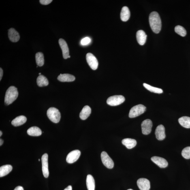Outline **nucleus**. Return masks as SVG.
Returning <instances> with one entry per match:
<instances>
[{"label":"nucleus","instance_id":"nucleus-1","mask_svg":"<svg viewBox=\"0 0 190 190\" xmlns=\"http://www.w3.org/2000/svg\"><path fill=\"white\" fill-rule=\"evenodd\" d=\"M149 22L154 32L156 33H159L161 29L162 23L159 15L157 12L154 11L150 14Z\"/></svg>","mask_w":190,"mask_h":190},{"label":"nucleus","instance_id":"nucleus-2","mask_svg":"<svg viewBox=\"0 0 190 190\" xmlns=\"http://www.w3.org/2000/svg\"><path fill=\"white\" fill-rule=\"evenodd\" d=\"M18 92L17 89L15 86H11L7 90L5 97V104L7 105H10L17 98Z\"/></svg>","mask_w":190,"mask_h":190},{"label":"nucleus","instance_id":"nucleus-3","mask_svg":"<svg viewBox=\"0 0 190 190\" xmlns=\"http://www.w3.org/2000/svg\"><path fill=\"white\" fill-rule=\"evenodd\" d=\"M47 115L49 119L54 123H59L61 119V114L58 109L50 108L47 112Z\"/></svg>","mask_w":190,"mask_h":190},{"label":"nucleus","instance_id":"nucleus-4","mask_svg":"<svg viewBox=\"0 0 190 190\" xmlns=\"http://www.w3.org/2000/svg\"><path fill=\"white\" fill-rule=\"evenodd\" d=\"M146 108L144 105L139 104L132 107L130 111L129 116L130 118L137 117L146 111Z\"/></svg>","mask_w":190,"mask_h":190},{"label":"nucleus","instance_id":"nucleus-5","mask_svg":"<svg viewBox=\"0 0 190 190\" xmlns=\"http://www.w3.org/2000/svg\"><path fill=\"white\" fill-rule=\"evenodd\" d=\"M125 100L124 97L121 95H116L109 97L107 103L111 106H116L123 103Z\"/></svg>","mask_w":190,"mask_h":190},{"label":"nucleus","instance_id":"nucleus-6","mask_svg":"<svg viewBox=\"0 0 190 190\" xmlns=\"http://www.w3.org/2000/svg\"><path fill=\"white\" fill-rule=\"evenodd\" d=\"M101 157L103 165L108 169L113 168L114 165V161L106 152L103 151L101 154Z\"/></svg>","mask_w":190,"mask_h":190},{"label":"nucleus","instance_id":"nucleus-7","mask_svg":"<svg viewBox=\"0 0 190 190\" xmlns=\"http://www.w3.org/2000/svg\"><path fill=\"white\" fill-rule=\"evenodd\" d=\"M86 59L91 68L94 70H96L98 66V63L95 56L93 54L88 53L86 55Z\"/></svg>","mask_w":190,"mask_h":190},{"label":"nucleus","instance_id":"nucleus-8","mask_svg":"<svg viewBox=\"0 0 190 190\" xmlns=\"http://www.w3.org/2000/svg\"><path fill=\"white\" fill-rule=\"evenodd\" d=\"M152 123L149 119L144 120L141 124L142 132L143 134L148 135L151 133L152 130Z\"/></svg>","mask_w":190,"mask_h":190},{"label":"nucleus","instance_id":"nucleus-9","mask_svg":"<svg viewBox=\"0 0 190 190\" xmlns=\"http://www.w3.org/2000/svg\"><path fill=\"white\" fill-rule=\"evenodd\" d=\"M42 164V170L43 175L45 178H47L49 175L48 164V155L45 154L41 158Z\"/></svg>","mask_w":190,"mask_h":190},{"label":"nucleus","instance_id":"nucleus-10","mask_svg":"<svg viewBox=\"0 0 190 190\" xmlns=\"http://www.w3.org/2000/svg\"><path fill=\"white\" fill-rule=\"evenodd\" d=\"M81 155L79 150H76L71 151L68 154L66 157V161L68 163H73L78 160Z\"/></svg>","mask_w":190,"mask_h":190},{"label":"nucleus","instance_id":"nucleus-11","mask_svg":"<svg viewBox=\"0 0 190 190\" xmlns=\"http://www.w3.org/2000/svg\"><path fill=\"white\" fill-rule=\"evenodd\" d=\"M137 185L140 190H149L150 182L149 180L145 178H140L137 181Z\"/></svg>","mask_w":190,"mask_h":190},{"label":"nucleus","instance_id":"nucleus-12","mask_svg":"<svg viewBox=\"0 0 190 190\" xmlns=\"http://www.w3.org/2000/svg\"><path fill=\"white\" fill-rule=\"evenodd\" d=\"M59 44L60 47L63 51V56L64 59H67L69 55V50L66 42L62 39H59Z\"/></svg>","mask_w":190,"mask_h":190},{"label":"nucleus","instance_id":"nucleus-13","mask_svg":"<svg viewBox=\"0 0 190 190\" xmlns=\"http://www.w3.org/2000/svg\"><path fill=\"white\" fill-rule=\"evenodd\" d=\"M151 161L161 168H165L168 166V163L164 158L157 157H154L151 158Z\"/></svg>","mask_w":190,"mask_h":190},{"label":"nucleus","instance_id":"nucleus-14","mask_svg":"<svg viewBox=\"0 0 190 190\" xmlns=\"http://www.w3.org/2000/svg\"><path fill=\"white\" fill-rule=\"evenodd\" d=\"M155 134L158 140H162L165 138V128L162 125L158 126L156 129Z\"/></svg>","mask_w":190,"mask_h":190},{"label":"nucleus","instance_id":"nucleus-15","mask_svg":"<svg viewBox=\"0 0 190 190\" xmlns=\"http://www.w3.org/2000/svg\"><path fill=\"white\" fill-rule=\"evenodd\" d=\"M8 36L11 42H18L20 39V36L17 31L14 28H11L8 31Z\"/></svg>","mask_w":190,"mask_h":190},{"label":"nucleus","instance_id":"nucleus-16","mask_svg":"<svg viewBox=\"0 0 190 190\" xmlns=\"http://www.w3.org/2000/svg\"><path fill=\"white\" fill-rule=\"evenodd\" d=\"M147 35L144 31L140 30L137 32L136 38L137 42L140 45H143L145 44L146 40Z\"/></svg>","mask_w":190,"mask_h":190},{"label":"nucleus","instance_id":"nucleus-17","mask_svg":"<svg viewBox=\"0 0 190 190\" xmlns=\"http://www.w3.org/2000/svg\"><path fill=\"white\" fill-rule=\"evenodd\" d=\"M130 16V13L128 7H124L122 8L120 13V18L122 21L126 22L129 20Z\"/></svg>","mask_w":190,"mask_h":190},{"label":"nucleus","instance_id":"nucleus-18","mask_svg":"<svg viewBox=\"0 0 190 190\" xmlns=\"http://www.w3.org/2000/svg\"><path fill=\"white\" fill-rule=\"evenodd\" d=\"M75 77L72 75L68 74H60L58 79L61 82H72L75 80Z\"/></svg>","mask_w":190,"mask_h":190},{"label":"nucleus","instance_id":"nucleus-19","mask_svg":"<svg viewBox=\"0 0 190 190\" xmlns=\"http://www.w3.org/2000/svg\"><path fill=\"white\" fill-rule=\"evenodd\" d=\"M91 113V109L88 106H85L82 108L80 114V117L83 120L87 119Z\"/></svg>","mask_w":190,"mask_h":190},{"label":"nucleus","instance_id":"nucleus-20","mask_svg":"<svg viewBox=\"0 0 190 190\" xmlns=\"http://www.w3.org/2000/svg\"><path fill=\"white\" fill-rule=\"evenodd\" d=\"M27 119L25 116H20L13 120L11 124L15 127H18L23 124L27 121Z\"/></svg>","mask_w":190,"mask_h":190},{"label":"nucleus","instance_id":"nucleus-21","mask_svg":"<svg viewBox=\"0 0 190 190\" xmlns=\"http://www.w3.org/2000/svg\"><path fill=\"white\" fill-rule=\"evenodd\" d=\"M122 143L128 149H131L135 147L137 144L136 140L131 138L124 139L122 140Z\"/></svg>","mask_w":190,"mask_h":190},{"label":"nucleus","instance_id":"nucleus-22","mask_svg":"<svg viewBox=\"0 0 190 190\" xmlns=\"http://www.w3.org/2000/svg\"><path fill=\"white\" fill-rule=\"evenodd\" d=\"M27 133L30 136H38L42 135V132L41 130L38 127H33L28 129Z\"/></svg>","mask_w":190,"mask_h":190},{"label":"nucleus","instance_id":"nucleus-23","mask_svg":"<svg viewBox=\"0 0 190 190\" xmlns=\"http://www.w3.org/2000/svg\"><path fill=\"white\" fill-rule=\"evenodd\" d=\"M12 169V167L10 165H3L0 167V177H3L9 174Z\"/></svg>","mask_w":190,"mask_h":190},{"label":"nucleus","instance_id":"nucleus-24","mask_svg":"<svg viewBox=\"0 0 190 190\" xmlns=\"http://www.w3.org/2000/svg\"><path fill=\"white\" fill-rule=\"evenodd\" d=\"M86 185L88 190H95V180L91 175H88L86 178Z\"/></svg>","mask_w":190,"mask_h":190},{"label":"nucleus","instance_id":"nucleus-25","mask_svg":"<svg viewBox=\"0 0 190 190\" xmlns=\"http://www.w3.org/2000/svg\"><path fill=\"white\" fill-rule=\"evenodd\" d=\"M181 125L186 128H190V117L187 116H182L178 119Z\"/></svg>","mask_w":190,"mask_h":190},{"label":"nucleus","instance_id":"nucleus-26","mask_svg":"<svg viewBox=\"0 0 190 190\" xmlns=\"http://www.w3.org/2000/svg\"><path fill=\"white\" fill-rule=\"evenodd\" d=\"M37 85L39 87H43V86L48 85L49 82L48 79L46 77L43 75H39L37 79Z\"/></svg>","mask_w":190,"mask_h":190},{"label":"nucleus","instance_id":"nucleus-27","mask_svg":"<svg viewBox=\"0 0 190 190\" xmlns=\"http://www.w3.org/2000/svg\"><path fill=\"white\" fill-rule=\"evenodd\" d=\"M36 61L37 65L39 67L42 66L44 64V54L41 52H37L36 54Z\"/></svg>","mask_w":190,"mask_h":190},{"label":"nucleus","instance_id":"nucleus-28","mask_svg":"<svg viewBox=\"0 0 190 190\" xmlns=\"http://www.w3.org/2000/svg\"><path fill=\"white\" fill-rule=\"evenodd\" d=\"M143 85L146 89L152 92L158 94L162 93L163 92V91L161 88L152 87L149 84L146 83L143 84Z\"/></svg>","mask_w":190,"mask_h":190},{"label":"nucleus","instance_id":"nucleus-29","mask_svg":"<svg viewBox=\"0 0 190 190\" xmlns=\"http://www.w3.org/2000/svg\"><path fill=\"white\" fill-rule=\"evenodd\" d=\"M175 31L178 34L182 37L186 36L187 34V32L185 28L180 25L176 26L175 28Z\"/></svg>","mask_w":190,"mask_h":190},{"label":"nucleus","instance_id":"nucleus-30","mask_svg":"<svg viewBox=\"0 0 190 190\" xmlns=\"http://www.w3.org/2000/svg\"><path fill=\"white\" fill-rule=\"evenodd\" d=\"M182 155L186 159H190V146L187 147L182 150Z\"/></svg>","mask_w":190,"mask_h":190},{"label":"nucleus","instance_id":"nucleus-31","mask_svg":"<svg viewBox=\"0 0 190 190\" xmlns=\"http://www.w3.org/2000/svg\"><path fill=\"white\" fill-rule=\"evenodd\" d=\"M91 42V39L89 37H86L81 41V44L83 46H86L90 44Z\"/></svg>","mask_w":190,"mask_h":190},{"label":"nucleus","instance_id":"nucleus-32","mask_svg":"<svg viewBox=\"0 0 190 190\" xmlns=\"http://www.w3.org/2000/svg\"><path fill=\"white\" fill-rule=\"evenodd\" d=\"M52 1V0H40L39 1V2L42 5H47Z\"/></svg>","mask_w":190,"mask_h":190},{"label":"nucleus","instance_id":"nucleus-33","mask_svg":"<svg viewBox=\"0 0 190 190\" xmlns=\"http://www.w3.org/2000/svg\"><path fill=\"white\" fill-rule=\"evenodd\" d=\"M3 71L2 69L0 68V80H1L3 76Z\"/></svg>","mask_w":190,"mask_h":190},{"label":"nucleus","instance_id":"nucleus-34","mask_svg":"<svg viewBox=\"0 0 190 190\" xmlns=\"http://www.w3.org/2000/svg\"><path fill=\"white\" fill-rule=\"evenodd\" d=\"M14 190H24V189L22 186H18L16 187Z\"/></svg>","mask_w":190,"mask_h":190},{"label":"nucleus","instance_id":"nucleus-35","mask_svg":"<svg viewBox=\"0 0 190 190\" xmlns=\"http://www.w3.org/2000/svg\"><path fill=\"white\" fill-rule=\"evenodd\" d=\"M64 190H72V187L71 186H69Z\"/></svg>","mask_w":190,"mask_h":190},{"label":"nucleus","instance_id":"nucleus-36","mask_svg":"<svg viewBox=\"0 0 190 190\" xmlns=\"http://www.w3.org/2000/svg\"><path fill=\"white\" fill-rule=\"evenodd\" d=\"M4 141L2 139H0V146H1L3 143Z\"/></svg>","mask_w":190,"mask_h":190},{"label":"nucleus","instance_id":"nucleus-37","mask_svg":"<svg viewBox=\"0 0 190 190\" xmlns=\"http://www.w3.org/2000/svg\"><path fill=\"white\" fill-rule=\"evenodd\" d=\"M2 135V132L1 131H0V136H1Z\"/></svg>","mask_w":190,"mask_h":190},{"label":"nucleus","instance_id":"nucleus-38","mask_svg":"<svg viewBox=\"0 0 190 190\" xmlns=\"http://www.w3.org/2000/svg\"><path fill=\"white\" fill-rule=\"evenodd\" d=\"M132 190V189H128V190Z\"/></svg>","mask_w":190,"mask_h":190},{"label":"nucleus","instance_id":"nucleus-39","mask_svg":"<svg viewBox=\"0 0 190 190\" xmlns=\"http://www.w3.org/2000/svg\"><path fill=\"white\" fill-rule=\"evenodd\" d=\"M70 57H71V56L70 55H69L68 58H70Z\"/></svg>","mask_w":190,"mask_h":190},{"label":"nucleus","instance_id":"nucleus-40","mask_svg":"<svg viewBox=\"0 0 190 190\" xmlns=\"http://www.w3.org/2000/svg\"><path fill=\"white\" fill-rule=\"evenodd\" d=\"M41 73H39V75H41Z\"/></svg>","mask_w":190,"mask_h":190},{"label":"nucleus","instance_id":"nucleus-41","mask_svg":"<svg viewBox=\"0 0 190 190\" xmlns=\"http://www.w3.org/2000/svg\"><path fill=\"white\" fill-rule=\"evenodd\" d=\"M39 161H40V159H39Z\"/></svg>","mask_w":190,"mask_h":190}]
</instances>
